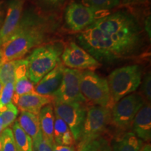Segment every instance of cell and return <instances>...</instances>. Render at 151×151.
Instances as JSON below:
<instances>
[{"label": "cell", "mask_w": 151, "mask_h": 151, "mask_svg": "<svg viewBox=\"0 0 151 151\" xmlns=\"http://www.w3.org/2000/svg\"><path fill=\"white\" fill-rule=\"evenodd\" d=\"M77 40L99 63H111L139 51L143 29L131 13L119 11L97 19L81 32Z\"/></svg>", "instance_id": "obj_1"}, {"label": "cell", "mask_w": 151, "mask_h": 151, "mask_svg": "<svg viewBox=\"0 0 151 151\" xmlns=\"http://www.w3.org/2000/svg\"><path fill=\"white\" fill-rule=\"evenodd\" d=\"M55 27L51 19L32 11H26L14 32L1 47L3 64L22 59L30 50L46 41Z\"/></svg>", "instance_id": "obj_2"}, {"label": "cell", "mask_w": 151, "mask_h": 151, "mask_svg": "<svg viewBox=\"0 0 151 151\" xmlns=\"http://www.w3.org/2000/svg\"><path fill=\"white\" fill-rule=\"evenodd\" d=\"M62 48L61 43H47L35 48L26 58L28 62L27 77L34 85L61 61Z\"/></svg>", "instance_id": "obj_3"}, {"label": "cell", "mask_w": 151, "mask_h": 151, "mask_svg": "<svg viewBox=\"0 0 151 151\" xmlns=\"http://www.w3.org/2000/svg\"><path fill=\"white\" fill-rule=\"evenodd\" d=\"M142 70L138 65L118 68L109 74L108 82L110 92V105L113 106L122 98L135 92L141 83Z\"/></svg>", "instance_id": "obj_4"}, {"label": "cell", "mask_w": 151, "mask_h": 151, "mask_svg": "<svg viewBox=\"0 0 151 151\" xmlns=\"http://www.w3.org/2000/svg\"><path fill=\"white\" fill-rule=\"evenodd\" d=\"M110 122H111L110 108L97 105H92L89 107L87 110L86 118L78 141V151L92 141L104 136Z\"/></svg>", "instance_id": "obj_5"}, {"label": "cell", "mask_w": 151, "mask_h": 151, "mask_svg": "<svg viewBox=\"0 0 151 151\" xmlns=\"http://www.w3.org/2000/svg\"><path fill=\"white\" fill-rule=\"evenodd\" d=\"M80 88L86 101L93 105L109 108L111 98L106 78L101 77L93 71H82Z\"/></svg>", "instance_id": "obj_6"}, {"label": "cell", "mask_w": 151, "mask_h": 151, "mask_svg": "<svg viewBox=\"0 0 151 151\" xmlns=\"http://www.w3.org/2000/svg\"><path fill=\"white\" fill-rule=\"evenodd\" d=\"M146 102L139 94L132 93L122 98L111 109V122L120 132L132 128L134 118Z\"/></svg>", "instance_id": "obj_7"}, {"label": "cell", "mask_w": 151, "mask_h": 151, "mask_svg": "<svg viewBox=\"0 0 151 151\" xmlns=\"http://www.w3.org/2000/svg\"><path fill=\"white\" fill-rule=\"evenodd\" d=\"M81 72L78 69L65 68L61 84L51 96L52 102H86L80 88Z\"/></svg>", "instance_id": "obj_8"}, {"label": "cell", "mask_w": 151, "mask_h": 151, "mask_svg": "<svg viewBox=\"0 0 151 151\" xmlns=\"http://www.w3.org/2000/svg\"><path fill=\"white\" fill-rule=\"evenodd\" d=\"M54 112L66 122L76 142L78 141L87 113L83 103H53Z\"/></svg>", "instance_id": "obj_9"}, {"label": "cell", "mask_w": 151, "mask_h": 151, "mask_svg": "<svg viewBox=\"0 0 151 151\" xmlns=\"http://www.w3.org/2000/svg\"><path fill=\"white\" fill-rule=\"evenodd\" d=\"M62 63L69 69L94 71L101 67L99 63L82 47L70 42L61 55Z\"/></svg>", "instance_id": "obj_10"}, {"label": "cell", "mask_w": 151, "mask_h": 151, "mask_svg": "<svg viewBox=\"0 0 151 151\" xmlns=\"http://www.w3.org/2000/svg\"><path fill=\"white\" fill-rule=\"evenodd\" d=\"M101 13L77 2L69 4L65 9V20L67 27L73 32H81L98 18Z\"/></svg>", "instance_id": "obj_11"}, {"label": "cell", "mask_w": 151, "mask_h": 151, "mask_svg": "<svg viewBox=\"0 0 151 151\" xmlns=\"http://www.w3.org/2000/svg\"><path fill=\"white\" fill-rule=\"evenodd\" d=\"M25 0H10L4 23L0 28V48L18 27L22 16Z\"/></svg>", "instance_id": "obj_12"}, {"label": "cell", "mask_w": 151, "mask_h": 151, "mask_svg": "<svg viewBox=\"0 0 151 151\" xmlns=\"http://www.w3.org/2000/svg\"><path fill=\"white\" fill-rule=\"evenodd\" d=\"M14 104L16 106L21 112L25 111L36 116H39L41 109L45 106L50 104L52 102V98L50 96L41 95L35 91L27 93L20 97H13Z\"/></svg>", "instance_id": "obj_13"}, {"label": "cell", "mask_w": 151, "mask_h": 151, "mask_svg": "<svg viewBox=\"0 0 151 151\" xmlns=\"http://www.w3.org/2000/svg\"><path fill=\"white\" fill-rule=\"evenodd\" d=\"M65 68L60 61L53 69L46 73L35 85V92L41 95L51 97L61 84Z\"/></svg>", "instance_id": "obj_14"}, {"label": "cell", "mask_w": 151, "mask_h": 151, "mask_svg": "<svg viewBox=\"0 0 151 151\" xmlns=\"http://www.w3.org/2000/svg\"><path fill=\"white\" fill-rule=\"evenodd\" d=\"M132 132L143 141L148 142L151 138V106L150 104L144 103L139 109L132 124Z\"/></svg>", "instance_id": "obj_15"}, {"label": "cell", "mask_w": 151, "mask_h": 151, "mask_svg": "<svg viewBox=\"0 0 151 151\" xmlns=\"http://www.w3.org/2000/svg\"><path fill=\"white\" fill-rule=\"evenodd\" d=\"M143 141L132 132H122L111 141L113 151H139Z\"/></svg>", "instance_id": "obj_16"}, {"label": "cell", "mask_w": 151, "mask_h": 151, "mask_svg": "<svg viewBox=\"0 0 151 151\" xmlns=\"http://www.w3.org/2000/svg\"><path fill=\"white\" fill-rule=\"evenodd\" d=\"M38 116L43 139L52 146L55 144L53 137L55 112L53 106L51 104H48L43 106L41 109Z\"/></svg>", "instance_id": "obj_17"}, {"label": "cell", "mask_w": 151, "mask_h": 151, "mask_svg": "<svg viewBox=\"0 0 151 151\" xmlns=\"http://www.w3.org/2000/svg\"><path fill=\"white\" fill-rule=\"evenodd\" d=\"M53 137L55 143L58 145L73 146L76 143L72 133L67 124L55 113Z\"/></svg>", "instance_id": "obj_18"}, {"label": "cell", "mask_w": 151, "mask_h": 151, "mask_svg": "<svg viewBox=\"0 0 151 151\" xmlns=\"http://www.w3.org/2000/svg\"><path fill=\"white\" fill-rule=\"evenodd\" d=\"M20 127L31 138L32 141L41 134L39 116L29 112H21L17 120Z\"/></svg>", "instance_id": "obj_19"}, {"label": "cell", "mask_w": 151, "mask_h": 151, "mask_svg": "<svg viewBox=\"0 0 151 151\" xmlns=\"http://www.w3.org/2000/svg\"><path fill=\"white\" fill-rule=\"evenodd\" d=\"M12 131L16 143V151H33V141L20 127L18 121L14 122Z\"/></svg>", "instance_id": "obj_20"}, {"label": "cell", "mask_w": 151, "mask_h": 151, "mask_svg": "<svg viewBox=\"0 0 151 151\" xmlns=\"http://www.w3.org/2000/svg\"><path fill=\"white\" fill-rule=\"evenodd\" d=\"M19 60L9 61L0 65V83L4 86L10 82L15 83L16 70Z\"/></svg>", "instance_id": "obj_21"}, {"label": "cell", "mask_w": 151, "mask_h": 151, "mask_svg": "<svg viewBox=\"0 0 151 151\" xmlns=\"http://www.w3.org/2000/svg\"><path fill=\"white\" fill-rule=\"evenodd\" d=\"M120 4V0H82V4L99 13L111 10Z\"/></svg>", "instance_id": "obj_22"}, {"label": "cell", "mask_w": 151, "mask_h": 151, "mask_svg": "<svg viewBox=\"0 0 151 151\" xmlns=\"http://www.w3.org/2000/svg\"><path fill=\"white\" fill-rule=\"evenodd\" d=\"M18 115V109L14 103L11 102L0 109V118L3 123L4 129L8 128L16 120Z\"/></svg>", "instance_id": "obj_23"}, {"label": "cell", "mask_w": 151, "mask_h": 151, "mask_svg": "<svg viewBox=\"0 0 151 151\" xmlns=\"http://www.w3.org/2000/svg\"><path fill=\"white\" fill-rule=\"evenodd\" d=\"M79 151H113L111 141L105 136L97 138L88 143Z\"/></svg>", "instance_id": "obj_24"}, {"label": "cell", "mask_w": 151, "mask_h": 151, "mask_svg": "<svg viewBox=\"0 0 151 151\" xmlns=\"http://www.w3.org/2000/svg\"><path fill=\"white\" fill-rule=\"evenodd\" d=\"M35 91L34 84L30 81L27 75L17 79L14 83V94L13 97H20L23 94Z\"/></svg>", "instance_id": "obj_25"}, {"label": "cell", "mask_w": 151, "mask_h": 151, "mask_svg": "<svg viewBox=\"0 0 151 151\" xmlns=\"http://www.w3.org/2000/svg\"><path fill=\"white\" fill-rule=\"evenodd\" d=\"M0 146L1 151H16L12 129L6 128L0 133Z\"/></svg>", "instance_id": "obj_26"}, {"label": "cell", "mask_w": 151, "mask_h": 151, "mask_svg": "<svg viewBox=\"0 0 151 151\" xmlns=\"http://www.w3.org/2000/svg\"><path fill=\"white\" fill-rule=\"evenodd\" d=\"M33 151H52V146L43 139L42 134L33 141Z\"/></svg>", "instance_id": "obj_27"}, {"label": "cell", "mask_w": 151, "mask_h": 151, "mask_svg": "<svg viewBox=\"0 0 151 151\" xmlns=\"http://www.w3.org/2000/svg\"><path fill=\"white\" fill-rule=\"evenodd\" d=\"M141 89L143 95L146 99L147 102H150L151 99V77L150 73H147L143 79L142 85H141Z\"/></svg>", "instance_id": "obj_28"}, {"label": "cell", "mask_w": 151, "mask_h": 151, "mask_svg": "<svg viewBox=\"0 0 151 151\" xmlns=\"http://www.w3.org/2000/svg\"><path fill=\"white\" fill-rule=\"evenodd\" d=\"M39 4L48 9H55L59 8L65 0H37Z\"/></svg>", "instance_id": "obj_29"}, {"label": "cell", "mask_w": 151, "mask_h": 151, "mask_svg": "<svg viewBox=\"0 0 151 151\" xmlns=\"http://www.w3.org/2000/svg\"><path fill=\"white\" fill-rule=\"evenodd\" d=\"M52 151H75V148L73 146H62L55 143L52 146Z\"/></svg>", "instance_id": "obj_30"}, {"label": "cell", "mask_w": 151, "mask_h": 151, "mask_svg": "<svg viewBox=\"0 0 151 151\" xmlns=\"http://www.w3.org/2000/svg\"><path fill=\"white\" fill-rule=\"evenodd\" d=\"M120 2L124 5H132L137 4L144 3L148 0H120Z\"/></svg>", "instance_id": "obj_31"}, {"label": "cell", "mask_w": 151, "mask_h": 151, "mask_svg": "<svg viewBox=\"0 0 151 151\" xmlns=\"http://www.w3.org/2000/svg\"><path fill=\"white\" fill-rule=\"evenodd\" d=\"M145 30L146 31L147 34L149 38H150V16L146 20L145 22Z\"/></svg>", "instance_id": "obj_32"}, {"label": "cell", "mask_w": 151, "mask_h": 151, "mask_svg": "<svg viewBox=\"0 0 151 151\" xmlns=\"http://www.w3.org/2000/svg\"><path fill=\"white\" fill-rule=\"evenodd\" d=\"M139 151H151V146L150 143H143Z\"/></svg>", "instance_id": "obj_33"}, {"label": "cell", "mask_w": 151, "mask_h": 151, "mask_svg": "<svg viewBox=\"0 0 151 151\" xmlns=\"http://www.w3.org/2000/svg\"><path fill=\"white\" fill-rule=\"evenodd\" d=\"M3 64V54L2 51H1V48H0V65H1Z\"/></svg>", "instance_id": "obj_34"}, {"label": "cell", "mask_w": 151, "mask_h": 151, "mask_svg": "<svg viewBox=\"0 0 151 151\" xmlns=\"http://www.w3.org/2000/svg\"><path fill=\"white\" fill-rule=\"evenodd\" d=\"M3 129H4V128H3V123H2V121H1V118H0V133H1V132H2Z\"/></svg>", "instance_id": "obj_35"}, {"label": "cell", "mask_w": 151, "mask_h": 151, "mask_svg": "<svg viewBox=\"0 0 151 151\" xmlns=\"http://www.w3.org/2000/svg\"><path fill=\"white\" fill-rule=\"evenodd\" d=\"M2 87H3L2 84H1V83H0V91H1V88H2Z\"/></svg>", "instance_id": "obj_36"}, {"label": "cell", "mask_w": 151, "mask_h": 151, "mask_svg": "<svg viewBox=\"0 0 151 151\" xmlns=\"http://www.w3.org/2000/svg\"><path fill=\"white\" fill-rule=\"evenodd\" d=\"M0 151H1V146H0Z\"/></svg>", "instance_id": "obj_37"}]
</instances>
